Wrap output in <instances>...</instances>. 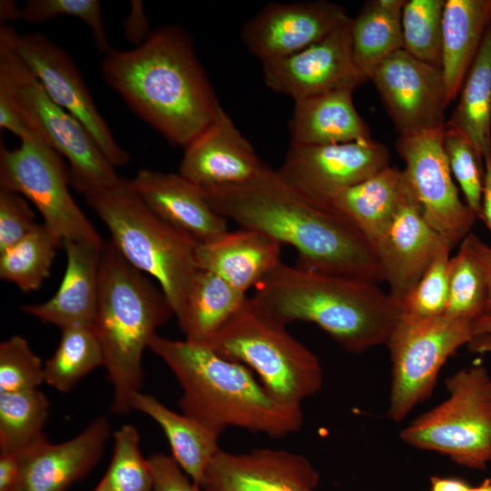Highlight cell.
I'll use <instances>...</instances> for the list:
<instances>
[{
  "label": "cell",
  "instance_id": "3957f363",
  "mask_svg": "<svg viewBox=\"0 0 491 491\" xmlns=\"http://www.w3.org/2000/svg\"><path fill=\"white\" fill-rule=\"evenodd\" d=\"M256 287L250 301L259 312L285 326L313 323L354 354L386 345L403 313L378 283L283 261Z\"/></svg>",
  "mask_w": 491,
  "mask_h": 491
},
{
  "label": "cell",
  "instance_id": "cb8c5ba5",
  "mask_svg": "<svg viewBox=\"0 0 491 491\" xmlns=\"http://www.w3.org/2000/svg\"><path fill=\"white\" fill-rule=\"evenodd\" d=\"M282 245L271 236L240 228L210 243H197L198 269L214 273L246 293L256 286L282 260Z\"/></svg>",
  "mask_w": 491,
  "mask_h": 491
},
{
  "label": "cell",
  "instance_id": "d6986e66",
  "mask_svg": "<svg viewBox=\"0 0 491 491\" xmlns=\"http://www.w3.org/2000/svg\"><path fill=\"white\" fill-rule=\"evenodd\" d=\"M320 477L302 455L283 449L244 454L220 450L208 464L202 491H315Z\"/></svg>",
  "mask_w": 491,
  "mask_h": 491
},
{
  "label": "cell",
  "instance_id": "bcb514c9",
  "mask_svg": "<svg viewBox=\"0 0 491 491\" xmlns=\"http://www.w3.org/2000/svg\"><path fill=\"white\" fill-rule=\"evenodd\" d=\"M466 239L474 256L483 271L486 282L488 296L486 313H487L491 311V246L472 233L466 236Z\"/></svg>",
  "mask_w": 491,
  "mask_h": 491
},
{
  "label": "cell",
  "instance_id": "ee69618b",
  "mask_svg": "<svg viewBox=\"0 0 491 491\" xmlns=\"http://www.w3.org/2000/svg\"><path fill=\"white\" fill-rule=\"evenodd\" d=\"M0 127L1 129L13 133L15 135L19 137L21 141L35 137H41L33 131L25 116L10 94L1 86Z\"/></svg>",
  "mask_w": 491,
  "mask_h": 491
},
{
  "label": "cell",
  "instance_id": "52a82bcc",
  "mask_svg": "<svg viewBox=\"0 0 491 491\" xmlns=\"http://www.w3.org/2000/svg\"><path fill=\"white\" fill-rule=\"evenodd\" d=\"M209 346L246 366L281 404L301 406L323 386L317 356L292 336L285 325L259 312L249 297Z\"/></svg>",
  "mask_w": 491,
  "mask_h": 491
},
{
  "label": "cell",
  "instance_id": "9c48e42d",
  "mask_svg": "<svg viewBox=\"0 0 491 491\" xmlns=\"http://www.w3.org/2000/svg\"><path fill=\"white\" fill-rule=\"evenodd\" d=\"M448 396L403 428L400 439L436 452L456 464L486 469L491 462V376L482 365L463 368L446 380Z\"/></svg>",
  "mask_w": 491,
  "mask_h": 491
},
{
  "label": "cell",
  "instance_id": "7dc6e473",
  "mask_svg": "<svg viewBox=\"0 0 491 491\" xmlns=\"http://www.w3.org/2000/svg\"><path fill=\"white\" fill-rule=\"evenodd\" d=\"M21 457L0 454V491H14L21 474Z\"/></svg>",
  "mask_w": 491,
  "mask_h": 491
},
{
  "label": "cell",
  "instance_id": "83f0119b",
  "mask_svg": "<svg viewBox=\"0 0 491 491\" xmlns=\"http://www.w3.org/2000/svg\"><path fill=\"white\" fill-rule=\"evenodd\" d=\"M131 408L159 425L169 442L173 457L200 486L208 464L221 450L220 434L183 413L171 410L155 396L141 391L132 397Z\"/></svg>",
  "mask_w": 491,
  "mask_h": 491
},
{
  "label": "cell",
  "instance_id": "277c9868",
  "mask_svg": "<svg viewBox=\"0 0 491 491\" xmlns=\"http://www.w3.org/2000/svg\"><path fill=\"white\" fill-rule=\"evenodd\" d=\"M148 348L171 369L182 387V413L222 434L235 426L273 438L300 430L301 406L274 399L246 366L210 346L155 335Z\"/></svg>",
  "mask_w": 491,
  "mask_h": 491
},
{
  "label": "cell",
  "instance_id": "b9f144b4",
  "mask_svg": "<svg viewBox=\"0 0 491 491\" xmlns=\"http://www.w3.org/2000/svg\"><path fill=\"white\" fill-rule=\"evenodd\" d=\"M37 224L27 199L0 189V253L23 239Z\"/></svg>",
  "mask_w": 491,
  "mask_h": 491
},
{
  "label": "cell",
  "instance_id": "6da1fadb",
  "mask_svg": "<svg viewBox=\"0 0 491 491\" xmlns=\"http://www.w3.org/2000/svg\"><path fill=\"white\" fill-rule=\"evenodd\" d=\"M202 190L213 209L240 228L262 232L294 247L297 266L385 281L374 245L346 218L299 195L271 167L246 185Z\"/></svg>",
  "mask_w": 491,
  "mask_h": 491
},
{
  "label": "cell",
  "instance_id": "7bdbcfd3",
  "mask_svg": "<svg viewBox=\"0 0 491 491\" xmlns=\"http://www.w3.org/2000/svg\"><path fill=\"white\" fill-rule=\"evenodd\" d=\"M147 459L153 476V491H202L173 456L158 453Z\"/></svg>",
  "mask_w": 491,
  "mask_h": 491
},
{
  "label": "cell",
  "instance_id": "4316f807",
  "mask_svg": "<svg viewBox=\"0 0 491 491\" xmlns=\"http://www.w3.org/2000/svg\"><path fill=\"white\" fill-rule=\"evenodd\" d=\"M490 22L491 0H446L441 71L447 105L460 93Z\"/></svg>",
  "mask_w": 491,
  "mask_h": 491
},
{
  "label": "cell",
  "instance_id": "836d02e7",
  "mask_svg": "<svg viewBox=\"0 0 491 491\" xmlns=\"http://www.w3.org/2000/svg\"><path fill=\"white\" fill-rule=\"evenodd\" d=\"M100 366H104V356L94 327L65 328L54 355L45 363V382L67 393Z\"/></svg>",
  "mask_w": 491,
  "mask_h": 491
},
{
  "label": "cell",
  "instance_id": "f546056e",
  "mask_svg": "<svg viewBox=\"0 0 491 491\" xmlns=\"http://www.w3.org/2000/svg\"><path fill=\"white\" fill-rule=\"evenodd\" d=\"M446 125L460 132L482 166L491 155V22L460 91L458 104Z\"/></svg>",
  "mask_w": 491,
  "mask_h": 491
},
{
  "label": "cell",
  "instance_id": "2e32d148",
  "mask_svg": "<svg viewBox=\"0 0 491 491\" xmlns=\"http://www.w3.org/2000/svg\"><path fill=\"white\" fill-rule=\"evenodd\" d=\"M352 18L328 1L272 2L243 25L246 49L261 63L296 54L333 34Z\"/></svg>",
  "mask_w": 491,
  "mask_h": 491
},
{
  "label": "cell",
  "instance_id": "681fc988",
  "mask_svg": "<svg viewBox=\"0 0 491 491\" xmlns=\"http://www.w3.org/2000/svg\"><path fill=\"white\" fill-rule=\"evenodd\" d=\"M431 491H467L470 486L466 481L454 477H440L434 476L430 478Z\"/></svg>",
  "mask_w": 491,
  "mask_h": 491
},
{
  "label": "cell",
  "instance_id": "603a6c76",
  "mask_svg": "<svg viewBox=\"0 0 491 491\" xmlns=\"http://www.w3.org/2000/svg\"><path fill=\"white\" fill-rule=\"evenodd\" d=\"M66 267L55 295L45 302L25 305L22 310L61 330L74 326L94 327L98 304L102 247L64 240Z\"/></svg>",
  "mask_w": 491,
  "mask_h": 491
},
{
  "label": "cell",
  "instance_id": "8d00e7d4",
  "mask_svg": "<svg viewBox=\"0 0 491 491\" xmlns=\"http://www.w3.org/2000/svg\"><path fill=\"white\" fill-rule=\"evenodd\" d=\"M446 0H408L402 11L403 49L441 68L442 20Z\"/></svg>",
  "mask_w": 491,
  "mask_h": 491
},
{
  "label": "cell",
  "instance_id": "7c38bea8",
  "mask_svg": "<svg viewBox=\"0 0 491 491\" xmlns=\"http://www.w3.org/2000/svg\"><path fill=\"white\" fill-rule=\"evenodd\" d=\"M445 125L399 136L396 149L424 218L454 247L470 234L477 216L460 199L454 183L444 147Z\"/></svg>",
  "mask_w": 491,
  "mask_h": 491
},
{
  "label": "cell",
  "instance_id": "ab89813d",
  "mask_svg": "<svg viewBox=\"0 0 491 491\" xmlns=\"http://www.w3.org/2000/svg\"><path fill=\"white\" fill-rule=\"evenodd\" d=\"M45 382V364L27 340L13 336L0 344V392L37 389Z\"/></svg>",
  "mask_w": 491,
  "mask_h": 491
},
{
  "label": "cell",
  "instance_id": "d590c367",
  "mask_svg": "<svg viewBox=\"0 0 491 491\" xmlns=\"http://www.w3.org/2000/svg\"><path fill=\"white\" fill-rule=\"evenodd\" d=\"M139 443L140 435L132 425L115 432L109 466L93 491H153L151 468Z\"/></svg>",
  "mask_w": 491,
  "mask_h": 491
},
{
  "label": "cell",
  "instance_id": "7402d4cb",
  "mask_svg": "<svg viewBox=\"0 0 491 491\" xmlns=\"http://www.w3.org/2000/svg\"><path fill=\"white\" fill-rule=\"evenodd\" d=\"M131 184L155 215L197 243L215 241L228 232L227 219L213 209L198 185L179 173L141 169Z\"/></svg>",
  "mask_w": 491,
  "mask_h": 491
},
{
  "label": "cell",
  "instance_id": "9a60e30c",
  "mask_svg": "<svg viewBox=\"0 0 491 491\" xmlns=\"http://www.w3.org/2000/svg\"><path fill=\"white\" fill-rule=\"evenodd\" d=\"M370 80L399 136L446 124L444 111L447 103L440 67L400 49L374 71Z\"/></svg>",
  "mask_w": 491,
  "mask_h": 491
},
{
  "label": "cell",
  "instance_id": "30bf717a",
  "mask_svg": "<svg viewBox=\"0 0 491 491\" xmlns=\"http://www.w3.org/2000/svg\"><path fill=\"white\" fill-rule=\"evenodd\" d=\"M474 336L472 321L403 312L386 344L391 359L390 419L401 422L427 399L444 364Z\"/></svg>",
  "mask_w": 491,
  "mask_h": 491
},
{
  "label": "cell",
  "instance_id": "8992f818",
  "mask_svg": "<svg viewBox=\"0 0 491 491\" xmlns=\"http://www.w3.org/2000/svg\"><path fill=\"white\" fill-rule=\"evenodd\" d=\"M84 197L107 227L110 241L122 256L159 283L177 318L199 270L195 257L197 242L155 215L129 179L122 177L117 185Z\"/></svg>",
  "mask_w": 491,
  "mask_h": 491
},
{
  "label": "cell",
  "instance_id": "1f68e13d",
  "mask_svg": "<svg viewBox=\"0 0 491 491\" xmlns=\"http://www.w3.org/2000/svg\"><path fill=\"white\" fill-rule=\"evenodd\" d=\"M50 404L38 389L0 392V454L22 456L47 440Z\"/></svg>",
  "mask_w": 491,
  "mask_h": 491
},
{
  "label": "cell",
  "instance_id": "44dd1931",
  "mask_svg": "<svg viewBox=\"0 0 491 491\" xmlns=\"http://www.w3.org/2000/svg\"><path fill=\"white\" fill-rule=\"evenodd\" d=\"M109 435L107 419L99 416L67 441L47 439L32 447L19 456L21 474L14 491H66L98 463Z\"/></svg>",
  "mask_w": 491,
  "mask_h": 491
},
{
  "label": "cell",
  "instance_id": "4dcf8cb0",
  "mask_svg": "<svg viewBox=\"0 0 491 491\" xmlns=\"http://www.w3.org/2000/svg\"><path fill=\"white\" fill-rule=\"evenodd\" d=\"M406 0L367 2L351 21L352 55L366 82L391 55L403 49L402 11Z\"/></svg>",
  "mask_w": 491,
  "mask_h": 491
},
{
  "label": "cell",
  "instance_id": "c3c4849f",
  "mask_svg": "<svg viewBox=\"0 0 491 491\" xmlns=\"http://www.w3.org/2000/svg\"><path fill=\"white\" fill-rule=\"evenodd\" d=\"M483 193L479 217L491 233V155L484 160Z\"/></svg>",
  "mask_w": 491,
  "mask_h": 491
},
{
  "label": "cell",
  "instance_id": "db71d44e",
  "mask_svg": "<svg viewBox=\"0 0 491 491\" xmlns=\"http://www.w3.org/2000/svg\"><path fill=\"white\" fill-rule=\"evenodd\" d=\"M467 491H491V479L486 478L479 486H469Z\"/></svg>",
  "mask_w": 491,
  "mask_h": 491
},
{
  "label": "cell",
  "instance_id": "60d3db41",
  "mask_svg": "<svg viewBox=\"0 0 491 491\" xmlns=\"http://www.w3.org/2000/svg\"><path fill=\"white\" fill-rule=\"evenodd\" d=\"M444 147L450 171L464 194L466 204L479 217L484 166L478 162L468 140L460 132L446 125L444 131Z\"/></svg>",
  "mask_w": 491,
  "mask_h": 491
},
{
  "label": "cell",
  "instance_id": "ffe728a7",
  "mask_svg": "<svg viewBox=\"0 0 491 491\" xmlns=\"http://www.w3.org/2000/svg\"><path fill=\"white\" fill-rule=\"evenodd\" d=\"M445 246L450 245L426 221L411 193L375 245L389 293L401 301Z\"/></svg>",
  "mask_w": 491,
  "mask_h": 491
},
{
  "label": "cell",
  "instance_id": "d6a6232c",
  "mask_svg": "<svg viewBox=\"0 0 491 491\" xmlns=\"http://www.w3.org/2000/svg\"><path fill=\"white\" fill-rule=\"evenodd\" d=\"M62 238L46 225L36 226L23 239L0 253V277L24 292L37 290L50 274Z\"/></svg>",
  "mask_w": 491,
  "mask_h": 491
},
{
  "label": "cell",
  "instance_id": "f35d334b",
  "mask_svg": "<svg viewBox=\"0 0 491 491\" xmlns=\"http://www.w3.org/2000/svg\"><path fill=\"white\" fill-rule=\"evenodd\" d=\"M450 246H445L409 293L401 300L404 313L418 316L444 315L448 297Z\"/></svg>",
  "mask_w": 491,
  "mask_h": 491
},
{
  "label": "cell",
  "instance_id": "d4e9b609",
  "mask_svg": "<svg viewBox=\"0 0 491 491\" xmlns=\"http://www.w3.org/2000/svg\"><path fill=\"white\" fill-rule=\"evenodd\" d=\"M410 194L402 170L389 165L361 183L335 192L321 207L346 218L375 246Z\"/></svg>",
  "mask_w": 491,
  "mask_h": 491
},
{
  "label": "cell",
  "instance_id": "816d5d0a",
  "mask_svg": "<svg viewBox=\"0 0 491 491\" xmlns=\"http://www.w3.org/2000/svg\"><path fill=\"white\" fill-rule=\"evenodd\" d=\"M18 7L14 1L4 0L0 2L1 22L17 20Z\"/></svg>",
  "mask_w": 491,
  "mask_h": 491
},
{
  "label": "cell",
  "instance_id": "8fae6325",
  "mask_svg": "<svg viewBox=\"0 0 491 491\" xmlns=\"http://www.w3.org/2000/svg\"><path fill=\"white\" fill-rule=\"evenodd\" d=\"M62 156L41 137L21 141L15 148L0 143V189L16 192L40 212L44 224L62 240L102 247L95 228L72 197Z\"/></svg>",
  "mask_w": 491,
  "mask_h": 491
},
{
  "label": "cell",
  "instance_id": "74e56055",
  "mask_svg": "<svg viewBox=\"0 0 491 491\" xmlns=\"http://www.w3.org/2000/svg\"><path fill=\"white\" fill-rule=\"evenodd\" d=\"M60 15L73 16L89 28L97 51L104 55L109 45L102 15V5L97 0H28L18 9L17 20L43 23Z\"/></svg>",
  "mask_w": 491,
  "mask_h": 491
},
{
  "label": "cell",
  "instance_id": "e0dca14e",
  "mask_svg": "<svg viewBox=\"0 0 491 491\" xmlns=\"http://www.w3.org/2000/svg\"><path fill=\"white\" fill-rule=\"evenodd\" d=\"M351 21L296 54L261 63L266 85L296 101L365 83L353 61Z\"/></svg>",
  "mask_w": 491,
  "mask_h": 491
},
{
  "label": "cell",
  "instance_id": "7a4b0ae2",
  "mask_svg": "<svg viewBox=\"0 0 491 491\" xmlns=\"http://www.w3.org/2000/svg\"><path fill=\"white\" fill-rule=\"evenodd\" d=\"M101 73L141 119L170 144L186 146L222 107L189 35L166 25L134 49H111Z\"/></svg>",
  "mask_w": 491,
  "mask_h": 491
},
{
  "label": "cell",
  "instance_id": "484cf974",
  "mask_svg": "<svg viewBox=\"0 0 491 491\" xmlns=\"http://www.w3.org/2000/svg\"><path fill=\"white\" fill-rule=\"evenodd\" d=\"M353 88L295 101L289 123L290 144L322 145L371 137L353 102Z\"/></svg>",
  "mask_w": 491,
  "mask_h": 491
},
{
  "label": "cell",
  "instance_id": "5bb4252c",
  "mask_svg": "<svg viewBox=\"0 0 491 491\" xmlns=\"http://www.w3.org/2000/svg\"><path fill=\"white\" fill-rule=\"evenodd\" d=\"M389 165L387 147L370 137L322 145L290 144L276 171L286 185L321 207L335 192L361 183Z\"/></svg>",
  "mask_w": 491,
  "mask_h": 491
},
{
  "label": "cell",
  "instance_id": "e575fe53",
  "mask_svg": "<svg viewBox=\"0 0 491 491\" xmlns=\"http://www.w3.org/2000/svg\"><path fill=\"white\" fill-rule=\"evenodd\" d=\"M487 286L466 237L448 266V297L445 315L474 322L486 312Z\"/></svg>",
  "mask_w": 491,
  "mask_h": 491
},
{
  "label": "cell",
  "instance_id": "4fadbf2b",
  "mask_svg": "<svg viewBox=\"0 0 491 491\" xmlns=\"http://www.w3.org/2000/svg\"><path fill=\"white\" fill-rule=\"evenodd\" d=\"M0 37L7 41L48 95L85 126L115 167L129 163L130 155L117 144L79 70L64 48L41 32L19 34L5 24H1Z\"/></svg>",
  "mask_w": 491,
  "mask_h": 491
},
{
  "label": "cell",
  "instance_id": "f6af8a7d",
  "mask_svg": "<svg viewBox=\"0 0 491 491\" xmlns=\"http://www.w3.org/2000/svg\"><path fill=\"white\" fill-rule=\"evenodd\" d=\"M123 26L127 41L136 46L148 37L150 24L141 1H131L130 14L124 20Z\"/></svg>",
  "mask_w": 491,
  "mask_h": 491
},
{
  "label": "cell",
  "instance_id": "5b68a950",
  "mask_svg": "<svg viewBox=\"0 0 491 491\" xmlns=\"http://www.w3.org/2000/svg\"><path fill=\"white\" fill-rule=\"evenodd\" d=\"M173 315L162 290L130 265L111 241L105 242L94 329L113 386V413L125 415L132 410V397L143 385L144 351Z\"/></svg>",
  "mask_w": 491,
  "mask_h": 491
},
{
  "label": "cell",
  "instance_id": "ba28073f",
  "mask_svg": "<svg viewBox=\"0 0 491 491\" xmlns=\"http://www.w3.org/2000/svg\"><path fill=\"white\" fill-rule=\"evenodd\" d=\"M0 86L25 116L33 131L68 164L69 183L81 195L112 187L119 176L85 126L58 105L38 79L0 37Z\"/></svg>",
  "mask_w": 491,
  "mask_h": 491
},
{
  "label": "cell",
  "instance_id": "f907efd6",
  "mask_svg": "<svg viewBox=\"0 0 491 491\" xmlns=\"http://www.w3.org/2000/svg\"><path fill=\"white\" fill-rule=\"evenodd\" d=\"M466 346L471 353L491 354V334L474 336Z\"/></svg>",
  "mask_w": 491,
  "mask_h": 491
},
{
  "label": "cell",
  "instance_id": "ac0fdd59",
  "mask_svg": "<svg viewBox=\"0 0 491 491\" xmlns=\"http://www.w3.org/2000/svg\"><path fill=\"white\" fill-rule=\"evenodd\" d=\"M269 168L221 107L209 125L184 147L179 174L205 189L246 185Z\"/></svg>",
  "mask_w": 491,
  "mask_h": 491
},
{
  "label": "cell",
  "instance_id": "f1b7e54d",
  "mask_svg": "<svg viewBox=\"0 0 491 491\" xmlns=\"http://www.w3.org/2000/svg\"><path fill=\"white\" fill-rule=\"evenodd\" d=\"M248 297L219 276L199 269L195 275L178 325L185 340L209 346Z\"/></svg>",
  "mask_w": 491,
  "mask_h": 491
},
{
  "label": "cell",
  "instance_id": "f5cc1de1",
  "mask_svg": "<svg viewBox=\"0 0 491 491\" xmlns=\"http://www.w3.org/2000/svg\"><path fill=\"white\" fill-rule=\"evenodd\" d=\"M474 334H491V311L485 313L473 322Z\"/></svg>",
  "mask_w": 491,
  "mask_h": 491
}]
</instances>
